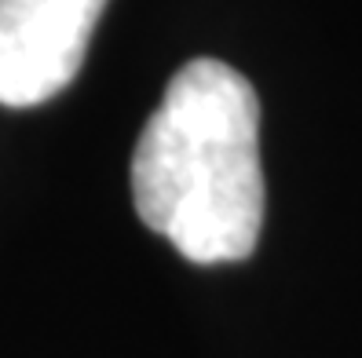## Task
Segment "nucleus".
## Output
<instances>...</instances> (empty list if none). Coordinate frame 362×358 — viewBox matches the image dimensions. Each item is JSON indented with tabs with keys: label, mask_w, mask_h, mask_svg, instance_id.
Returning a JSON list of instances; mask_svg holds the SVG:
<instances>
[{
	"label": "nucleus",
	"mask_w": 362,
	"mask_h": 358,
	"mask_svg": "<svg viewBox=\"0 0 362 358\" xmlns=\"http://www.w3.org/2000/svg\"><path fill=\"white\" fill-rule=\"evenodd\" d=\"M143 227L190 263L249 260L264 227L260 99L220 59H194L168 80L132 154Z\"/></svg>",
	"instance_id": "1"
},
{
	"label": "nucleus",
	"mask_w": 362,
	"mask_h": 358,
	"mask_svg": "<svg viewBox=\"0 0 362 358\" xmlns=\"http://www.w3.org/2000/svg\"><path fill=\"white\" fill-rule=\"evenodd\" d=\"M106 0H0V102L40 107L70 88Z\"/></svg>",
	"instance_id": "2"
}]
</instances>
